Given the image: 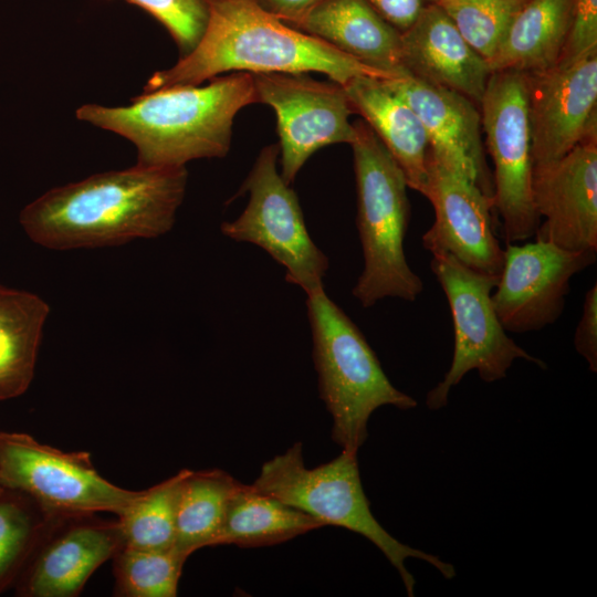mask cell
<instances>
[{
  "label": "cell",
  "mask_w": 597,
  "mask_h": 597,
  "mask_svg": "<svg viewBox=\"0 0 597 597\" xmlns=\"http://www.w3.org/2000/svg\"><path fill=\"white\" fill-rule=\"evenodd\" d=\"M187 179L186 167L95 174L46 191L23 208L20 223L33 242L54 250L157 238L171 230Z\"/></svg>",
  "instance_id": "obj_1"
},
{
  "label": "cell",
  "mask_w": 597,
  "mask_h": 597,
  "mask_svg": "<svg viewBox=\"0 0 597 597\" xmlns=\"http://www.w3.org/2000/svg\"><path fill=\"white\" fill-rule=\"evenodd\" d=\"M209 18L195 49L158 71L144 92L199 85L229 72L327 75L344 86L359 76L392 77L281 21L255 0H207Z\"/></svg>",
  "instance_id": "obj_2"
},
{
  "label": "cell",
  "mask_w": 597,
  "mask_h": 597,
  "mask_svg": "<svg viewBox=\"0 0 597 597\" xmlns=\"http://www.w3.org/2000/svg\"><path fill=\"white\" fill-rule=\"evenodd\" d=\"M256 102L252 74L233 72L202 86L143 92L128 106L85 104L76 117L132 142L138 166L185 167L193 159L224 157L234 117Z\"/></svg>",
  "instance_id": "obj_3"
},
{
  "label": "cell",
  "mask_w": 597,
  "mask_h": 597,
  "mask_svg": "<svg viewBox=\"0 0 597 597\" xmlns=\"http://www.w3.org/2000/svg\"><path fill=\"white\" fill-rule=\"evenodd\" d=\"M354 125L356 137L350 146L364 268L352 293L363 307L386 297L412 302L423 283L409 266L404 250L410 217L408 185L373 129L365 122Z\"/></svg>",
  "instance_id": "obj_4"
},
{
  "label": "cell",
  "mask_w": 597,
  "mask_h": 597,
  "mask_svg": "<svg viewBox=\"0 0 597 597\" xmlns=\"http://www.w3.org/2000/svg\"><path fill=\"white\" fill-rule=\"evenodd\" d=\"M306 310L320 396L333 419L332 439L343 450L358 452L376 409L389 405L407 410L418 402L391 384L363 333L324 289L306 295Z\"/></svg>",
  "instance_id": "obj_5"
},
{
  "label": "cell",
  "mask_w": 597,
  "mask_h": 597,
  "mask_svg": "<svg viewBox=\"0 0 597 597\" xmlns=\"http://www.w3.org/2000/svg\"><path fill=\"white\" fill-rule=\"evenodd\" d=\"M251 485L314 516L323 525L344 527L366 537L396 568L410 597L415 596L416 580L405 565L407 558L429 563L447 579L455 576L451 564L399 542L375 519L363 489L357 452L343 450L331 461L308 469L302 443L295 442L266 461Z\"/></svg>",
  "instance_id": "obj_6"
},
{
  "label": "cell",
  "mask_w": 597,
  "mask_h": 597,
  "mask_svg": "<svg viewBox=\"0 0 597 597\" xmlns=\"http://www.w3.org/2000/svg\"><path fill=\"white\" fill-rule=\"evenodd\" d=\"M431 270L450 307L454 348L449 370L427 395L431 410L444 407L452 387L471 370L485 383L506 377L515 359L522 358L542 368L543 360L519 346L502 326L492 301L500 274L475 271L447 252H433Z\"/></svg>",
  "instance_id": "obj_7"
},
{
  "label": "cell",
  "mask_w": 597,
  "mask_h": 597,
  "mask_svg": "<svg viewBox=\"0 0 597 597\" xmlns=\"http://www.w3.org/2000/svg\"><path fill=\"white\" fill-rule=\"evenodd\" d=\"M0 486L32 498L52 517L121 515L139 495L105 480L86 451L63 452L20 432L0 431Z\"/></svg>",
  "instance_id": "obj_8"
},
{
  "label": "cell",
  "mask_w": 597,
  "mask_h": 597,
  "mask_svg": "<svg viewBox=\"0 0 597 597\" xmlns=\"http://www.w3.org/2000/svg\"><path fill=\"white\" fill-rule=\"evenodd\" d=\"M277 158L276 144L262 148L237 193H249L247 207L220 229L234 241L263 249L285 268V280L308 295L324 289L328 258L313 242L298 198L277 171Z\"/></svg>",
  "instance_id": "obj_9"
},
{
  "label": "cell",
  "mask_w": 597,
  "mask_h": 597,
  "mask_svg": "<svg viewBox=\"0 0 597 597\" xmlns=\"http://www.w3.org/2000/svg\"><path fill=\"white\" fill-rule=\"evenodd\" d=\"M494 166L493 205L506 244L534 238L541 222L532 197V142L525 73L493 72L479 105Z\"/></svg>",
  "instance_id": "obj_10"
},
{
  "label": "cell",
  "mask_w": 597,
  "mask_h": 597,
  "mask_svg": "<svg viewBox=\"0 0 597 597\" xmlns=\"http://www.w3.org/2000/svg\"><path fill=\"white\" fill-rule=\"evenodd\" d=\"M258 102L273 108L281 176L291 185L308 158L323 147L356 137L354 113L344 86L307 73L252 74Z\"/></svg>",
  "instance_id": "obj_11"
},
{
  "label": "cell",
  "mask_w": 597,
  "mask_h": 597,
  "mask_svg": "<svg viewBox=\"0 0 597 597\" xmlns=\"http://www.w3.org/2000/svg\"><path fill=\"white\" fill-rule=\"evenodd\" d=\"M596 261V252L569 251L536 240L510 243L492 301L506 332L526 333L562 315L572 277Z\"/></svg>",
  "instance_id": "obj_12"
},
{
  "label": "cell",
  "mask_w": 597,
  "mask_h": 597,
  "mask_svg": "<svg viewBox=\"0 0 597 597\" xmlns=\"http://www.w3.org/2000/svg\"><path fill=\"white\" fill-rule=\"evenodd\" d=\"M525 75L533 166L559 159L597 133V51Z\"/></svg>",
  "instance_id": "obj_13"
},
{
  "label": "cell",
  "mask_w": 597,
  "mask_h": 597,
  "mask_svg": "<svg viewBox=\"0 0 597 597\" xmlns=\"http://www.w3.org/2000/svg\"><path fill=\"white\" fill-rule=\"evenodd\" d=\"M534 238L569 251H597V133L565 156L533 166Z\"/></svg>",
  "instance_id": "obj_14"
},
{
  "label": "cell",
  "mask_w": 597,
  "mask_h": 597,
  "mask_svg": "<svg viewBox=\"0 0 597 597\" xmlns=\"http://www.w3.org/2000/svg\"><path fill=\"white\" fill-rule=\"evenodd\" d=\"M423 196L434 210V222L422 235L423 247L431 253H450L475 271L499 275L504 249L493 231V199L430 153Z\"/></svg>",
  "instance_id": "obj_15"
},
{
  "label": "cell",
  "mask_w": 597,
  "mask_h": 597,
  "mask_svg": "<svg viewBox=\"0 0 597 597\" xmlns=\"http://www.w3.org/2000/svg\"><path fill=\"white\" fill-rule=\"evenodd\" d=\"M385 82L420 118L428 135L430 155L472 180L493 199V180L482 145L479 106L460 93L408 74Z\"/></svg>",
  "instance_id": "obj_16"
},
{
  "label": "cell",
  "mask_w": 597,
  "mask_h": 597,
  "mask_svg": "<svg viewBox=\"0 0 597 597\" xmlns=\"http://www.w3.org/2000/svg\"><path fill=\"white\" fill-rule=\"evenodd\" d=\"M401 40L409 75L452 90L480 105L492 74L489 63L438 3L426 7L401 33Z\"/></svg>",
  "instance_id": "obj_17"
},
{
  "label": "cell",
  "mask_w": 597,
  "mask_h": 597,
  "mask_svg": "<svg viewBox=\"0 0 597 597\" xmlns=\"http://www.w3.org/2000/svg\"><path fill=\"white\" fill-rule=\"evenodd\" d=\"M296 29L392 78L408 74L401 32L366 0H321Z\"/></svg>",
  "instance_id": "obj_18"
},
{
  "label": "cell",
  "mask_w": 597,
  "mask_h": 597,
  "mask_svg": "<svg viewBox=\"0 0 597 597\" xmlns=\"http://www.w3.org/2000/svg\"><path fill=\"white\" fill-rule=\"evenodd\" d=\"M124 546L118 522L77 523L52 540L25 577L31 597H74L87 579Z\"/></svg>",
  "instance_id": "obj_19"
},
{
  "label": "cell",
  "mask_w": 597,
  "mask_h": 597,
  "mask_svg": "<svg viewBox=\"0 0 597 597\" xmlns=\"http://www.w3.org/2000/svg\"><path fill=\"white\" fill-rule=\"evenodd\" d=\"M344 88L354 113L364 118L383 143L401 169L408 188L423 195L430 147L416 112L381 78L355 77Z\"/></svg>",
  "instance_id": "obj_20"
},
{
  "label": "cell",
  "mask_w": 597,
  "mask_h": 597,
  "mask_svg": "<svg viewBox=\"0 0 597 597\" xmlns=\"http://www.w3.org/2000/svg\"><path fill=\"white\" fill-rule=\"evenodd\" d=\"M573 0H528L510 24L493 56L491 72H541L561 57L572 21Z\"/></svg>",
  "instance_id": "obj_21"
},
{
  "label": "cell",
  "mask_w": 597,
  "mask_h": 597,
  "mask_svg": "<svg viewBox=\"0 0 597 597\" xmlns=\"http://www.w3.org/2000/svg\"><path fill=\"white\" fill-rule=\"evenodd\" d=\"M49 313L36 294L0 285V401L29 388Z\"/></svg>",
  "instance_id": "obj_22"
},
{
  "label": "cell",
  "mask_w": 597,
  "mask_h": 597,
  "mask_svg": "<svg viewBox=\"0 0 597 597\" xmlns=\"http://www.w3.org/2000/svg\"><path fill=\"white\" fill-rule=\"evenodd\" d=\"M323 526L314 516L256 491L251 484L240 483L230 496L212 546H269Z\"/></svg>",
  "instance_id": "obj_23"
},
{
  "label": "cell",
  "mask_w": 597,
  "mask_h": 597,
  "mask_svg": "<svg viewBox=\"0 0 597 597\" xmlns=\"http://www.w3.org/2000/svg\"><path fill=\"white\" fill-rule=\"evenodd\" d=\"M239 484L220 469L189 470L179 488L174 547L189 556L212 546L230 496Z\"/></svg>",
  "instance_id": "obj_24"
},
{
  "label": "cell",
  "mask_w": 597,
  "mask_h": 597,
  "mask_svg": "<svg viewBox=\"0 0 597 597\" xmlns=\"http://www.w3.org/2000/svg\"><path fill=\"white\" fill-rule=\"evenodd\" d=\"M189 472L180 470L169 479L140 491L117 517L124 546L169 549L175 546L176 512L180 484Z\"/></svg>",
  "instance_id": "obj_25"
},
{
  "label": "cell",
  "mask_w": 597,
  "mask_h": 597,
  "mask_svg": "<svg viewBox=\"0 0 597 597\" xmlns=\"http://www.w3.org/2000/svg\"><path fill=\"white\" fill-rule=\"evenodd\" d=\"M188 557L176 547L140 549L123 546L114 556L117 595L175 597Z\"/></svg>",
  "instance_id": "obj_26"
},
{
  "label": "cell",
  "mask_w": 597,
  "mask_h": 597,
  "mask_svg": "<svg viewBox=\"0 0 597 597\" xmlns=\"http://www.w3.org/2000/svg\"><path fill=\"white\" fill-rule=\"evenodd\" d=\"M528 0H437L465 41L488 62Z\"/></svg>",
  "instance_id": "obj_27"
},
{
  "label": "cell",
  "mask_w": 597,
  "mask_h": 597,
  "mask_svg": "<svg viewBox=\"0 0 597 597\" xmlns=\"http://www.w3.org/2000/svg\"><path fill=\"white\" fill-rule=\"evenodd\" d=\"M36 525L21 500L0 495V590L9 583L31 548Z\"/></svg>",
  "instance_id": "obj_28"
},
{
  "label": "cell",
  "mask_w": 597,
  "mask_h": 597,
  "mask_svg": "<svg viewBox=\"0 0 597 597\" xmlns=\"http://www.w3.org/2000/svg\"><path fill=\"white\" fill-rule=\"evenodd\" d=\"M154 18L171 34L181 56L190 53L201 39L209 18L207 0H127Z\"/></svg>",
  "instance_id": "obj_29"
},
{
  "label": "cell",
  "mask_w": 597,
  "mask_h": 597,
  "mask_svg": "<svg viewBox=\"0 0 597 597\" xmlns=\"http://www.w3.org/2000/svg\"><path fill=\"white\" fill-rule=\"evenodd\" d=\"M597 51V0H573L568 35L557 64Z\"/></svg>",
  "instance_id": "obj_30"
},
{
  "label": "cell",
  "mask_w": 597,
  "mask_h": 597,
  "mask_svg": "<svg viewBox=\"0 0 597 597\" xmlns=\"http://www.w3.org/2000/svg\"><path fill=\"white\" fill-rule=\"evenodd\" d=\"M574 346L588 363L593 373L597 371V284L585 294L583 312L575 329Z\"/></svg>",
  "instance_id": "obj_31"
},
{
  "label": "cell",
  "mask_w": 597,
  "mask_h": 597,
  "mask_svg": "<svg viewBox=\"0 0 597 597\" xmlns=\"http://www.w3.org/2000/svg\"><path fill=\"white\" fill-rule=\"evenodd\" d=\"M387 22L405 32L422 10L437 0H366Z\"/></svg>",
  "instance_id": "obj_32"
},
{
  "label": "cell",
  "mask_w": 597,
  "mask_h": 597,
  "mask_svg": "<svg viewBox=\"0 0 597 597\" xmlns=\"http://www.w3.org/2000/svg\"><path fill=\"white\" fill-rule=\"evenodd\" d=\"M321 0H255L265 11L295 28Z\"/></svg>",
  "instance_id": "obj_33"
},
{
  "label": "cell",
  "mask_w": 597,
  "mask_h": 597,
  "mask_svg": "<svg viewBox=\"0 0 597 597\" xmlns=\"http://www.w3.org/2000/svg\"><path fill=\"white\" fill-rule=\"evenodd\" d=\"M6 491L2 486H0V495Z\"/></svg>",
  "instance_id": "obj_34"
}]
</instances>
